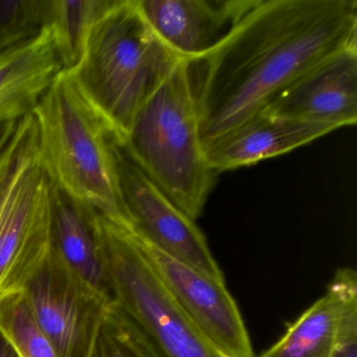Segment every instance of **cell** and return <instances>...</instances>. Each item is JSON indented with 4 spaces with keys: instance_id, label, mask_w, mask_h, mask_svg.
Listing matches in <instances>:
<instances>
[{
    "instance_id": "cell-20",
    "label": "cell",
    "mask_w": 357,
    "mask_h": 357,
    "mask_svg": "<svg viewBox=\"0 0 357 357\" xmlns=\"http://www.w3.org/2000/svg\"><path fill=\"white\" fill-rule=\"evenodd\" d=\"M37 145L35 131L30 127H20L0 155V220L12 191Z\"/></svg>"
},
{
    "instance_id": "cell-21",
    "label": "cell",
    "mask_w": 357,
    "mask_h": 357,
    "mask_svg": "<svg viewBox=\"0 0 357 357\" xmlns=\"http://www.w3.org/2000/svg\"><path fill=\"white\" fill-rule=\"evenodd\" d=\"M333 357H357V277L351 271L344 291L337 344Z\"/></svg>"
},
{
    "instance_id": "cell-1",
    "label": "cell",
    "mask_w": 357,
    "mask_h": 357,
    "mask_svg": "<svg viewBox=\"0 0 357 357\" xmlns=\"http://www.w3.org/2000/svg\"><path fill=\"white\" fill-rule=\"evenodd\" d=\"M354 47L356 0H258L196 63L204 151L264 112L313 66Z\"/></svg>"
},
{
    "instance_id": "cell-12",
    "label": "cell",
    "mask_w": 357,
    "mask_h": 357,
    "mask_svg": "<svg viewBox=\"0 0 357 357\" xmlns=\"http://www.w3.org/2000/svg\"><path fill=\"white\" fill-rule=\"evenodd\" d=\"M335 130L331 125L263 112L204 152L218 174L288 153Z\"/></svg>"
},
{
    "instance_id": "cell-2",
    "label": "cell",
    "mask_w": 357,
    "mask_h": 357,
    "mask_svg": "<svg viewBox=\"0 0 357 357\" xmlns=\"http://www.w3.org/2000/svg\"><path fill=\"white\" fill-rule=\"evenodd\" d=\"M179 60L148 26L137 0H116L93 26L78 66L68 73L121 143Z\"/></svg>"
},
{
    "instance_id": "cell-4",
    "label": "cell",
    "mask_w": 357,
    "mask_h": 357,
    "mask_svg": "<svg viewBox=\"0 0 357 357\" xmlns=\"http://www.w3.org/2000/svg\"><path fill=\"white\" fill-rule=\"evenodd\" d=\"M32 114L41 162L53 185L76 202L128 223L119 194L116 135L70 73L58 75Z\"/></svg>"
},
{
    "instance_id": "cell-13",
    "label": "cell",
    "mask_w": 357,
    "mask_h": 357,
    "mask_svg": "<svg viewBox=\"0 0 357 357\" xmlns=\"http://www.w3.org/2000/svg\"><path fill=\"white\" fill-rule=\"evenodd\" d=\"M62 70L50 26L0 54V124L32 114Z\"/></svg>"
},
{
    "instance_id": "cell-16",
    "label": "cell",
    "mask_w": 357,
    "mask_h": 357,
    "mask_svg": "<svg viewBox=\"0 0 357 357\" xmlns=\"http://www.w3.org/2000/svg\"><path fill=\"white\" fill-rule=\"evenodd\" d=\"M116 0H53L51 28L64 72H72L82 58L98 20Z\"/></svg>"
},
{
    "instance_id": "cell-5",
    "label": "cell",
    "mask_w": 357,
    "mask_h": 357,
    "mask_svg": "<svg viewBox=\"0 0 357 357\" xmlns=\"http://www.w3.org/2000/svg\"><path fill=\"white\" fill-rule=\"evenodd\" d=\"M112 306L158 357H222L191 325L154 271L141 238L121 219L93 210Z\"/></svg>"
},
{
    "instance_id": "cell-14",
    "label": "cell",
    "mask_w": 357,
    "mask_h": 357,
    "mask_svg": "<svg viewBox=\"0 0 357 357\" xmlns=\"http://www.w3.org/2000/svg\"><path fill=\"white\" fill-rule=\"evenodd\" d=\"M51 248L81 279L109 296L96 239L91 208L73 199L54 185Z\"/></svg>"
},
{
    "instance_id": "cell-9",
    "label": "cell",
    "mask_w": 357,
    "mask_h": 357,
    "mask_svg": "<svg viewBox=\"0 0 357 357\" xmlns=\"http://www.w3.org/2000/svg\"><path fill=\"white\" fill-rule=\"evenodd\" d=\"M142 241L167 291L204 340L222 357H255L245 324L225 283Z\"/></svg>"
},
{
    "instance_id": "cell-7",
    "label": "cell",
    "mask_w": 357,
    "mask_h": 357,
    "mask_svg": "<svg viewBox=\"0 0 357 357\" xmlns=\"http://www.w3.org/2000/svg\"><path fill=\"white\" fill-rule=\"evenodd\" d=\"M114 162L121 204L133 231L158 252L214 281L225 283L206 236L195 221L142 172L118 142Z\"/></svg>"
},
{
    "instance_id": "cell-19",
    "label": "cell",
    "mask_w": 357,
    "mask_h": 357,
    "mask_svg": "<svg viewBox=\"0 0 357 357\" xmlns=\"http://www.w3.org/2000/svg\"><path fill=\"white\" fill-rule=\"evenodd\" d=\"M91 357H158L137 330L110 304Z\"/></svg>"
},
{
    "instance_id": "cell-8",
    "label": "cell",
    "mask_w": 357,
    "mask_h": 357,
    "mask_svg": "<svg viewBox=\"0 0 357 357\" xmlns=\"http://www.w3.org/2000/svg\"><path fill=\"white\" fill-rule=\"evenodd\" d=\"M52 193L38 146L0 220V303L22 294L51 252Z\"/></svg>"
},
{
    "instance_id": "cell-6",
    "label": "cell",
    "mask_w": 357,
    "mask_h": 357,
    "mask_svg": "<svg viewBox=\"0 0 357 357\" xmlns=\"http://www.w3.org/2000/svg\"><path fill=\"white\" fill-rule=\"evenodd\" d=\"M33 317L59 357H91L112 304L52 250L22 292Z\"/></svg>"
},
{
    "instance_id": "cell-23",
    "label": "cell",
    "mask_w": 357,
    "mask_h": 357,
    "mask_svg": "<svg viewBox=\"0 0 357 357\" xmlns=\"http://www.w3.org/2000/svg\"><path fill=\"white\" fill-rule=\"evenodd\" d=\"M0 357H22L7 336L0 331Z\"/></svg>"
},
{
    "instance_id": "cell-15",
    "label": "cell",
    "mask_w": 357,
    "mask_h": 357,
    "mask_svg": "<svg viewBox=\"0 0 357 357\" xmlns=\"http://www.w3.org/2000/svg\"><path fill=\"white\" fill-rule=\"evenodd\" d=\"M350 271L348 267L338 269L327 292L260 357H333L340 332L344 286Z\"/></svg>"
},
{
    "instance_id": "cell-11",
    "label": "cell",
    "mask_w": 357,
    "mask_h": 357,
    "mask_svg": "<svg viewBox=\"0 0 357 357\" xmlns=\"http://www.w3.org/2000/svg\"><path fill=\"white\" fill-rule=\"evenodd\" d=\"M258 0H137L158 39L191 66L198 63Z\"/></svg>"
},
{
    "instance_id": "cell-22",
    "label": "cell",
    "mask_w": 357,
    "mask_h": 357,
    "mask_svg": "<svg viewBox=\"0 0 357 357\" xmlns=\"http://www.w3.org/2000/svg\"><path fill=\"white\" fill-rule=\"evenodd\" d=\"M20 121H12V122L3 123L0 124V155L5 151L9 142L17 129Z\"/></svg>"
},
{
    "instance_id": "cell-10",
    "label": "cell",
    "mask_w": 357,
    "mask_h": 357,
    "mask_svg": "<svg viewBox=\"0 0 357 357\" xmlns=\"http://www.w3.org/2000/svg\"><path fill=\"white\" fill-rule=\"evenodd\" d=\"M264 112L336 129L356 124L357 47L342 50L313 66Z\"/></svg>"
},
{
    "instance_id": "cell-17",
    "label": "cell",
    "mask_w": 357,
    "mask_h": 357,
    "mask_svg": "<svg viewBox=\"0 0 357 357\" xmlns=\"http://www.w3.org/2000/svg\"><path fill=\"white\" fill-rule=\"evenodd\" d=\"M52 16L53 0H0V54L40 35Z\"/></svg>"
},
{
    "instance_id": "cell-3",
    "label": "cell",
    "mask_w": 357,
    "mask_h": 357,
    "mask_svg": "<svg viewBox=\"0 0 357 357\" xmlns=\"http://www.w3.org/2000/svg\"><path fill=\"white\" fill-rule=\"evenodd\" d=\"M119 144L142 172L196 222L217 174L206 162L200 139L189 62H177Z\"/></svg>"
},
{
    "instance_id": "cell-18",
    "label": "cell",
    "mask_w": 357,
    "mask_h": 357,
    "mask_svg": "<svg viewBox=\"0 0 357 357\" xmlns=\"http://www.w3.org/2000/svg\"><path fill=\"white\" fill-rule=\"evenodd\" d=\"M0 331L22 357H59L35 321L24 294L0 303Z\"/></svg>"
}]
</instances>
